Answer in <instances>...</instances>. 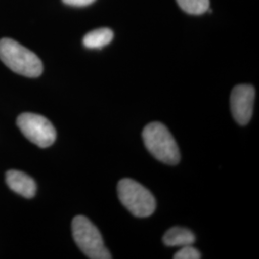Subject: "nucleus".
I'll return each instance as SVG.
<instances>
[{
	"label": "nucleus",
	"instance_id": "nucleus-1",
	"mask_svg": "<svg viewBox=\"0 0 259 259\" xmlns=\"http://www.w3.org/2000/svg\"><path fill=\"white\" fill-rule=\"evenodd\" d=\"M0 60L11 70L25 77L36 78L44 70L39 58L12 38L0 39Z\"/></svg>",
	"mask_w": 259,
	"mask_h": 259
},
{
	"label": "nucleus",
	"instance_id": "nucleus-2",
	"mask_svg": "<svg viewBox=\"0 0 259 259\" xmlns=\"http://www.w3.org/2000/svg\"><path fill=\"white\" fill-rule=\"evenodd\" d=\"M142 138L147 150L159 161L171 165L179 163L180 149L165 125L159 122L150 123L143 130Z\"/></svg>",
	"mask_w": 259,
	"mask_h": 259
},
{
	"label": "nucleus",
	"instance_id": "nucleus-3",
	"mask_svg": "<svg viewBox=\"0 0 259 259\" xmlns=\"http://www.w3.org/2000/svg\"><path fill=\"white\" fill-rule=\"evenodd\" d=\"M122 204L136 217H149L156 209V199L143 185L131 179H122L117 185Z\"/></svg>",
	"mask_w": 259,
	"mask_h": 259
},
{
	"label": "nucleus",
	"instance_id": "nucleus-4",
	"mask_svg": "<svg viewBox=\"0 0 259 259\" xmlns=\"http://www.w3.org/2000/svg\"><path fill=\"white\" fill-rule=\"evenodd\" d=\"M75 243L83 253L92 259H111L112 256L104 244L98 229L87 217L79 215L72 221Z\"/></svg>",
	"mask_w": 259,
	"mask_h": 259
},
{
	"label": "nucleus",
	"instance_id": "nucleus-5",
	"mask_svg": "<svg viewBox=\"0 0 259 259\" xmlns=\"http://www.w3.org/2000/svg\"><path fill=\"white\" fill-rule=\"evenodd\" d=\"M17 124L26 139L40 148H47L55 142L56 130L46 117L25 112L18 117Z\"/></svg>",
	"mask_w": 259,
	"mask_h": 259
},
{
	"label": "nucleus",
	"instance_id": "nucleus-6",
	"mask_svg": "<svg viewBox=\"0 0 259 259\" xmlns=\"http://www.w3.org/2000/svg\"><path fill=\"white\" fill-rule=\"evenodd\" d=\"M255 91L250 84H238L231 94V109L233 118L240 125L250 122L253 112Z\"/></svg>",
	"mask_w": 259,
	"mask_h": 259
},
{
	"label": "nucleus",
	"instance_id": "nucleus-7",
	"mask_svg": "<svg viewBox=\"0 0 259 259\" xmlns=\"http://www.w3.org/2000/svg\"><path fill=\"white\" fill-rule=\"evenodd\" d=\"M6 183L14 192L24 198L31 199L36 194L37 185L35 181L23 172L10 170L6 173Z\"/></svg>",
	"mask_w": 259,
	"mask_h": 259
},
{
	"label": "nucleus",
	"instance_id": "nucleus-8",
	"mask_svg": "<svg viewBox=\"0 0 259 259\" xmlns=\"http://www.w3.org/2000/svg\"><path fill=\"white\" fill-rule=\"evenodd\" d=\"M162 240L168 247H185L194 244L195 235L188 229L175 227L165 232Z\"/></svg>",
	"mask_w": 259,
	"mask_h": 259
},
{
	"label": "nucleus",
	"instance_id": "nucleus-9",
	"mask_svg": "<svg viewBox=\"0 0 259 259\" xmlns=\"http://www.w3.org/2000/svg\"><path fill=\"white\" fill-rule=\"evenodd\" d=\"M113 38V32L109 28H100L88 33L83 38L84 47L90 49H100L109 44Z\"/></svg>",
	"mask_w": 259,
	"mask_h": 259
},
{
	"label": "nucleus",
	"instance_id": "nucleus-10",
	"mask_svg": "<svg viewBox=\"0 0 259 259\" xmlns=\"http://www.w3.org/2000/svg\"><path fill=\"white\" fill-rule=\"evenodd\" d=\"M180 7L190 15H202L209 9V0H177Z\"/></svg>",
	"mask_w": 259,
	"mask_h": 259
},
{
	"label": "nucleus",
	"instance_id": "nucleus-11",
	"mask_svg": "<svg viewBox=\"0 0 259 259\" xmlns=\"http://www.w3.org/2000/svg\"><path fill=\"white\" fill-rule=\"evenodd\" d=\"M201 257V252L192 247V245L182 247V249L177 251L174 255L175 259H200Z\"/></svg>",
	"mask_w": 259,
	"mask_h": 259
},
{
	"label": "nucleus",
	"instance_id": "nucleus-12",
	"mask_svg": "<svg viewBox=\"0 0 259 259\" xmlns=\"http://www.w3.org/2000/svg\"><path fill=\"white\" fill-rule=\"evenodd\" d=\"M95 0H63V2L70 6H76V7H84L88 5L93 4Z\"/></svg>",
	"mask_w": 259,
	"mask_h": 259
}]
</instances>
